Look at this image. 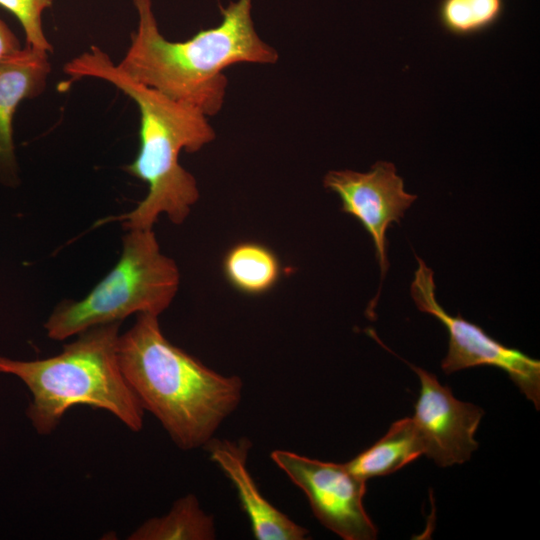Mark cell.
Returning a JSON list of instances; mask_svg holds the SVG:
<instances>
[{
  "label": "cell",
  "mask_w": 540,
  "mask_h": 540,
  "mask_svg": "<svg viewBox=\"0 0 540 540\" xmlns=\"http://www.w3.org/2000/svg\"><path fill=\"white\" fill-rule=\"evenodd\" d=\"M203 448L234 485L253 536L258 540H304L309 531L273 506L260 492L248 467L251 443L212 437Z\"/></svg>",
  "instance_id": "cell-10"
},
{
  "label": "cell",
  "mask_w": 540,
  "mask_h": 540,
  "mask_svg": "<svg viewBox=\"0 0 540 540\" xmlns=\"http://www.w3.org/2000/svg\"><path fill=\"white\" fill-rule=\"evenodd\" d=\"M64 71L74 79L93 77L111 83L137 104L140 113L139 151L124 170L146 182L148 193L132 211L104 221H119L127 230L152 229L166 214L172 223H183L199 190L179 156L183 150L197 152L215 139L208 116L132 79L95 45L67 62Z\"/></svg>",
  "instance_id": "cell-1"
},
{
  "label": "cell",
  "mask_w": 540,
  "mask_h": 540,
  "mask_svg": "<svg viewBox=\"0 0 540 540\" xmlns=\"http://www.w3.org/2000/svg\"><path fill=\"white\" fill-rule=\"evenodd\" d=\"M48 54L26 46L0 60V167L14 166L13 116L18 105L43 92Z\"/></svg>",
  "instance_id": "cell-11"
},
{
  "label": "cell",
  "mask_w": 540,
  "mask_h": 540,
  "mask_svg": "<svg viewBox=\"0 0 540 540\" xmlns=\"http://www.w3.org/2000/svg\"><path fill=\"white\" fill-rule=\"evenodd\" d=\"M415 258L418 267L410 287L411 297L421 312L434 316L449 334L448 352L441 362L442 370L448 375L476 366L499 368L539 410L540 361L502 344L460 313L456 316L448 314L436 300L433 270L420 257L415 255Z\"/></svg>",
  "instance_id": "cell-6"
},
{
  "label": "cell",
  "mask_w": 540,
  "mask_h": 540,
  "mask_svg": "<svg viewBox=\"0 0 540 540\" xmlns=\"http://www.w3.org/2000/svg\"><path fill=\"white\" fill-rule=\"evenodd\" d=\"M274 463L306 495L316 518L345 540H372L377 528L363 498L366 480L345 465L324 462L286 450L271 453Z\"/></svg>",
  "instance_id": "cell-7"
},
{
  "label": "cell",
  "mask_w": 540,
  "mask_h": 540,
  "mask_svg": "<svg viewBox=\"0 0 540 540\" xmlns=\"http://www.w3.org/2000/svg\"><path fill=\"white\" fill-rule=\"evenodd\" d=\"M504 8V0H440L437 18L447 33L469 37L493 27Z\"/></svg>",
  "instance_id": "cell-15"
},
{
  "label": "cell",
  "mask_w": 540,
  "mask_h": 540,
  "mask_svg": "<svg viewBox=\"0 0 540 540\" xmlns=\"http://www.w3.org/2000/svg\"><path fill=\"white\" fill-rule=\"evenodd\" d=\"M176 263L161 253L152 229H129L117 264L81 300L62 301L44 324L47 336L64 340L134 313L158 316L179 286Z\"/></svg>",
  "instance_id": "cell-5"
},
{
  "label": "cell",
  "mask_w": 540,
  "mask_h": 540,
  "mask_svg": "<svg viewBox=\"0 0 540 540\" xmlns=\"http://www.w3.org/2000/svg\"><path fill=\"white\" fill-rule=\"evenodd\" d=\"M138 21L119 68L164 95L193 106L208 117L224 104V70L238 63L273 64L277 51L261 39L252 19V0H235L219 25L185 41H169L160 32L152 0H132Z\"/></svg>",
  "instance_id": "cell-2"
},
{
  "label": "cell",
  "mask_w": 540,
  "mask_h": 540,
  "mask_svg": "<svg viewBox=\"0 0 540 540\" xmlns=\"http://www.w3.org/2000/svg\"><path fill=\"white\" fill-rule=\"evenodd\" d=\"M216 538L214 519L201 508L198 498H179L170 511L142 523L129 540H212Z\"/></svg>",
  "instance_id": "cell-13"
},
{
  "label": "cell",
  "mask_w": 540,
  "mask_h": 540,
  "mask_svg": "<svg viewBox=\"0 0 540 540\" xmlns=\"http://www.w3.org/2000/svg\"><path fill=\"white\" fill-rule=\"evenodd\" d=\"M120 324L91 327L50 358L21 361L0 356V373L18 377L32 394L26 414L37 433L53 432L75 405L106 410L130 430L142 429L144 409L118 360Z\"/></svg>",
  "instance_id": "cell-4"
},
{
  "label": "cell",
  "mask_w": 540,
  "mask_h": 540,
  "mask_svg": "<svg viewBox=\"0 0 540 540\" xmlns=\"http://www.w3.org/2000/svg\"><path fill=\"white\" fill-rule=\"evenodd\" d=\"M323 185L338 195L341 210L357 218L370 234L383 279L389 266L387 228L392 222L400 223L417 196L404 190L403 178L397 174L395 165L386 161L376 162L364 173L329 171Z\"/></svg>",
  "instance_id": "cell-8"
},
{
  "label": "cell",
  "mask_w": 540,
  "mask_h": 540,
  "mask_svg": "<svg viewBox=\"0 0 540 540\" xmlns=\"http://www.w3.org/2000/svg\"><path fill=\"white\" fill-rule=\"evenodd\" d=\"M420 380L412 417L424 445L425 455L441 466L462 464L478 448L475 432L484 411L456 399L448 386L428 371L409 364Z\"/></svg>",
  "instance_id": "cell-9"
},
{
  "label": "cell",
  "mask_w": 540,
  "mask_h": 540,
  "mask_svg": "<svg viewBox=\"0 0 540 540\" xmlns=\"http://www.w3.org/2000/svg\"><path fill=\"white\" fill-rule=\"evenodd\" d=\"M117 353L143 409L180 449L203 447L241 401V379L217 373L168 341L156 315L137 314L119 335Z\"/></svg>",
  "instance_id": "cell-3"
},
{
  "label": "cell",
  "mask_w": 540,
  "mask_h": 540,
  "mask_svg": "<svg viewBox=\"0 0 540 540\" xmlns=\"http://www.w3.org/2000/svg\"><path fill=\"white\" fill-rule=\"evenodd\" d=\"M223 271L228 282L248 295L268 292L279 280L281 267L275 253L254 242L233 246L223 260Z\"/></svg>",
  "instance_id": "cell-14"
},
{
  "label": "cell",
  "mask_w": 540,
  "mask_h": 540,
  "mask_svg": "<svg viewBox=\"0 0 540 540\" xmlns=\"http://www.w3.org/2000/svg\"><path fill=\"white\" fill-rule=\"evenodd\" d=\"M425 453L412 417L394 422L373 445L346 462L357 477L368 480L396 472Z\"/></svg>",
  "instance_id": "cell-12"
},
{
  "label": "cell",
  "mask_w": 540,
  "mask_h": 540,
  "mask_svg": "<svg viewBox=\"0 0 540 540\" xmlns=\"http://www.w3.org/2000/svg\"><path fill=\"white\" fill-rule=\"evenodd\" d=\"M54 0H0V6L12 13L20 22L27 46L48 54L52 45L47 40L42 25L43 12L53 5Z\"/></svg>",
  "instance_id": "cell-16"
},
{
  "label": "cell",
  "mask_w": 540,
  "mask_h": 540,
  "mask_svg": "<svg viewBox=\"0 0 540 540\" xmlns=\"http://www.w3.org/2000/svg\"><path fill=\"white\" fill-rule=\"evenodd\" d=\"M20 49L21 46L17 37L0 18V60Z\"/></svg>",
  "instance_id": "cell-17"
}]
</instances>
